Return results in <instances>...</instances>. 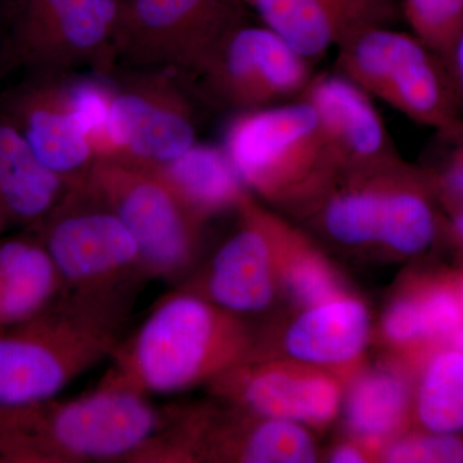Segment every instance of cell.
Returning <instances> with one entry per match:
<instances>
[{
	"mask_svg": "<svg viewBox=\"0 0 463 463\" xmlns=\"http://www.w3.org/2000/svg\"><path fill=\"white\" fill-rule=\"evenodd\" d=\"M259 335L194 288L161 298L123 337L100 381L143 395H173L207 385L257 355Z\"/></svg>",
	"mask_w": 463,
	"mask_h": 463,
	"instance_id": "1",
	"label": "cell"
},
{
	"mask_svg": "<svg viewBox=\"0 0 463 463\" xmlns=\"http://www.w3.org/2000/svg\"><path fill=\"white\" fill-rule=\"evenodd\" d=\"M173 410L100 381L80 397L0 414V463H141Z\"/></svg>",
	"mask_w": 463,
	"mask_h": 463,
	"instance_id": "2",
	"label": "cell"
},
{
	"mask_svg": "<svg viewBox=\"0 0 463 463\" xmlns=\"http://www.w3.org/2000/svg\"><path fill=\"white\" fill-rule=\"evenodd\" d=\"M130 304L63 295L44 315L0 330V414L56 399L109 359Z\"/></svg>",
	"mask_w": 463,
	"mask_h": 463,
	"instance_id": "3",
	"label": "cell"
},
{
	"mask_svg": "<svg viewBox=\"0 0 463 463\" xmlns=\"http://www.w3.org/2000/svg\"><path fill=\"white\" fill-rule=\"evenodd\" d=\"M222 147L250 194L298 214L344 172L315 109L300 99L237 112Z\"/></svg>",
	"mask_w": 463,
	"mask_h": 463,
	"instance_id": "4",
	"label": "cell"
},
{
	"mask_svg": "<svg viewBox=\"0 0 463 463\" xmlns=\"http://www.w3.org/2000/svg\"><path fill=\"white\" fill-rule=\"evenodd\" d=\"M434 174L401 156L341 173L310 212L331 240L414 255L437 236Z\"/></svg>",
	"mask_w": 463,
	"mask_h": 463,
	"instance_id": "5",
	"label": "cell"
},
{
	"mask_svg": "<svg viewBox=\"0 0 463 463\" xmlns=\"http://www.w3.org/2000/svg\"><path fill=\"white\" fill-rule=\"evenodd\" d=\"M336 70L373 100L444 141L463 137V109L443 58L411 32L364 30L337 48Z\"/></svg>",
	"mask_w": 463,
	"mask_h": 463,
	"instance_id": "6",
	"label": "cell"
},
{
	"mask_svg": "<svg viewBox=\"0 0 463 463\" xmlns=\"http://www.w3.org/2000/svg\"><path fill=\"white\" fill-rule=\"evenodd\" d=\"M121 0H2L0 74L33 76L115 71Z\"/></svg>",
	"mask_w": 463,
	"mask_h": 463,
	"instance_id": "7",
	"label": "cell"
},
{
	"mask_svg": "<svg viewBox=\"0 0 463 463\" xmlns=\"http://www.w3.org/2000/svg\"><path fill=\"white\" fill-rule=\"evenodd\" d=\"M48 250L65 294L96 301H130L143 279L138 245L123 222L87 185L65 197L33 230Z\"/></svg>",
	"mask_w": 463,
	"mask_h": 463,
	"instance_id": "8",
	"label": "cell"
},
{
	"mask_svg": "<svg viewBox=\"0 0 463 463\" xmlns=\"http://www.w3.org/2000/svg\"><path fill=\"white\" fill-rule=\"evenodd\" d=\"M85 185L132 233L147 279H175L194 263L205 223L155 167L103 155Z\"/></svg>",
	"mask_w": 463,
	"mask_h": 463,
	"instance_id": "9",
	"label": "cell"
},
{
	"mask_svg": "<svg viewBox=\"0 0 463 463\" xmlns=\"http://www.w3.org/2000/svg\"><path fill=\"white\" fill-rule=\"evenodd\" d=\"M248 9L243 0H123L115 69L194 75Z\"/></svg>",
	"mask_w": 463,
	"mask_h": 463,
	"instance_id": "10",
	"label": "cell"
},
{
	"mask_svg": "<svg viewBox=\"0 0 463 463\" xmlns=\"http://www.w3.org/2000/svg\"><path fill=\"white\" fill-rule=\"evenodd\" d=\"M221 404L178 408L167 438L172 463H310L318 458L307 426Z\"/></svg>",
	"mask_w": 463,
	"mask_h": 463,
	"instance_id": "11",
	"label": "cell"
},
{
	"mask_svg": "<svg viewBox=\"0 0 463 463\" xmlns=\"http://www.w3.org/2000/svg\"><path fill=\"white\" fill-rule=\"evenodd\" d=\"M111 80L105 148L137 165L158 167L197 143L196 120L175 74L129 71Z\"/></svg>",
	"mask_w": 463,
	"mask_h": 463,
	"instance_id": "12",
	"label": "cell"
},
{
	"mask_svg": "<svg viewBox=\"0 0 463 463\" xmlns=\"http://www.w3.org/2000/svg\"><path fill=\"white\" fill-rule=\"evenodd\" d=\"M312 63L269 27L246 23L192 78L212 102L242 112L300 99Z\"/></svg>",
	"mask_w": 463,
	"mask_h": 463,
	"instance_id": "13",
	"label": "cell"
},
{
	"mask_svg": "<svg viewBox=\"0 0 463 463\" xmlns=\"http://www.w3.org/2000/svg\"><path fill=\"white\" fill-rule=\"evenodd\" d=\"M339 374L288 356H258L207 383L221 403L270 419L327 428L344 397Z\"/></svg>",
	"mask_w": 463,
	"mask_h": 463,
	"instance_id": "14",
	"label": "cell"
},
{
	"mask_svg": "<svg viewBox=\"0 0 463 463\" xmlns=\"http://www.w3.org/2000/svg\"><path fill=\"white\" fill-rule=\"evenodd\" d=\"M67 79L33 76L2 97L0 114L16 125L43 165L76 187L87 181L97 154L72 109Z\"/></svg>",
	"mask_w": 463,
	"mask_h": 463,
	"instance_id": "15",
	"label": "cell"
},
{
	"mask_svg": "<svg viewBox=\"0 0 463 463\" xmlns=\"http://www.w3.org/2000/svg\"><path fill=\"white\" fill-rule=\"evenodd\" d=\"M236 213L239 228L216 251L205 279L194 288L228 312L246 317L269 309L281 286L268 224L269 209L248 192Z\"/></svg>",
	"mask_w": 463,
	"mask_h": 463,
	"instance_id": "16",
	"label": "cell"
},
{
	"mask_svg": "<svg viewBox=\"0 0 463 463\" xmlns=\"http://www.w3.org/2000/svg\"><path fill=\"white\" fill-rule=\"evenodd\" d=\"M263 25L315 62L359 33L392 26L399 0H243Z\"/></svg>",
	"mask_w": 463,
	"mask_h": 463,
	"instance_id": "17",
	"label": "cell"
},
{
	"mask_svg": "<svg viewBox=\"0 0 463 463\" xmlns=\"http://www.w3.org/2000/svg\"><path fill=\"white\" fill-rule=\"evenodd\" d=\"M318 116L344 170L398 156L373 99L340 72L315 74L300 96Z\"/></svg>",
	"mask_w": 463,
	"mask_h": 463,
	"instance_id": "18",
	"label": "cell"
},
{
	"mask_svg": "<svg viewBox=\"0 0 463 463\" xmlns=\"http://www.w3.org/2000/svg\"><path fill=\"white\" fill-rule=\"evenodd\" d=\"M371 337V316L359 298L341 295L303 307L281 337L283 355L350 380Z\"/></svg>",
	"mask_w": 463,
	"mask_h": 463,
	"instance_id": "19",
	"label": "cell"
},
{
	"mask_svg": "<svg viewBox=\"0 0 463 463\" xmlns=\"http://www.w3.org/2000/svg\"><path fill=\"white\" fill-rule=\"evenodd\" d=\"M29 232L0 240V330L44 315L65 295L53 259Z\"/></svg>",
	"mask_w": 463,
	"mask_h": 463,
	"instance_id": "20",
	"label": "cell"
},
{
	"mask_svg": "<svg viewBox=\"0 0 463 463\" xmlns=\"http://www.w3.org/2000/svg\"><path fill=\"white\" fill-rule=\"evenodd\" d=\"M69 188L33 155L16 125L0 114V218L5 224L33 230Z\"/></svg>",
	"mask_w": 463,
	"mask_h": 463,
	"instance_id": "21",
	"label": "cell"
},
{
	"mask_svg": "<svg viewBox=\"0 0 463 463\" xmlns=\"http://www.w3.org/2000/svg\"><path fill=\"white\" fill-rule=\"evenodd\" d=\"M347 383V429L377 458L386 444L404 434L412 411V388L407 376L392 365L359 373Z\"/></svg>",
	"mask_w": 463,
	"mask_h": 463,
	"instance_id": "22",
	"label": "cell"
},
{
	"mask_svg": "<svg viewBox=\"0 0 463 463\" xmlns=\"http://www.w3.org/2000/svg\"><path fill=\"white\" fill-rule=\"evenodd\" d=\"M155 169L205 224L222 213L236 212L249 192L223 147L216 146L196 143L175 160Z\"/></svg>",
	"mask_w": 463,
	"mask_h": 463,
	"instance_id": "23",
	"label": "cell"
},
{
	"mask_svg": "<svg viewBox=\"0 0 463 463\" xmlns=\"http://www.w3.org/2000/svg\"><path fill=\"white\" fill-rule=\"evenodd\" d=\"M268 224L281 294L301 309L347 294L339 273L304 232L270 209Z\"/></svg>",
	"mask_w": 463,
	"mask_h": 463,
	"instance_id": "24",
	"label": "cell"
},
{
	"mask_svg": "<svg viewBox=\"0 0 463 463\" xmlns=\"http://www.w3.org/2000/svg\"><path fill=\"white\" fill-rule=\"evenodd\" d=\"M414 408L429 432L463 431V353L456 347L438 352L425 365Z\"/></svg>",
	"mask_w": 463,
	"mask_h": 463,
	"instance_id": "25",
	"label": "cell"
},
{
	"mask_svg": "<svg viewBox=\"0 0 463 463\" xmlns=\"http://www.w3.org/2000/svg\"><path fill=\"white\" fill-rule=\"evenodd\" d=\"M410 32L443 54L463 23V0H399Z\"/></svg>",
	"mask_w": 463,
	"mask_h": 463,
	"instance_id": "26",
	"label": "cell"
},
{
	"mask_svg": "<svg viewBox=\"0 0 463 463\" xmlns=\"http://www.w3.org/2000/svg\"><path fill=\"white\" fill-rule=\"evenodd\" d=\"M377 461L392 463L463 462V439L457 434L411 435L390 441L380 450Z\"/></svg>",
	"mask_w": 463,
	"mask_h": 463,
	"instance_id": "27",
	"label": "cell"
},
{
	"mask_svg": "<svg viewBox=\"0 0 463 463\" xmlns=\"http://www.w3.org/2000/svg\"><path fill=\"white\" fill-rule=\"evenodd\" d=\"M426 341L450 337L463 325V307L456 288L432 286L416 292Z\"/></svg>",
	"mask_w": 463,
	"mask_h": 463,
	"instance_id": "28",
	"label": "cell"
},
{
	"mask_svg": "<svg viewBox=\"0 0 463 463\" xmlns=\"http://www.w3.org/2000/svg\"><path fill=\"white\" fill-rule=\"evenodd\" d=\"M383 335L390 345L412 347L426 341L416 294L402 295L390 304L383 319Z\"/></svg>",
	"mask_w": 463,
	"mask_h": 463,
	"instance_id": "29",
	"label": "cell"
},
{
	"mask_svg": "<svg viewBox=\"0 0 463 463\" xmlns=\"http://www.w3.org/2000/svg\"><path fill=\"white\" fill-rule=\"evenodd\" d=\"M452 143V151L440 174H434L439 196L447 206L463 203V137Z\"/></svg>",
	"mask_w": 463,
	"mask_h": 463,
	"instance_id": "30",
	"label": "cell"
},
{
	"mask_svg": "<svg viewBox=\"0 0 463 463\" xmlns=\"http://www.w3.org/2000/svg\"><path fill=\"white\" fill-rule=\"evenodd\" d=\"M463 109V23L441 54Z\"/></svg>",
	"mask_w": 463,
	"mask_h": 463,
	"instance_id": "31",
	"label": "cell"
},
{
	"mask_svg": "<svg viewBox=\"0 0 463 463\" xmlns=\"http://www.w3.org/2000/svg\"><path fill=\"white\" fill-rule=\"evenodd\" d=\"M374 453L362 441L353 440L341 443L332 450L328 461L332 463H359L374 461Z\"/></svg>",
	"mask_w": 463,
	"mask_h": 463,
	"instance_id": "32",
	"label": "cell"
},
{
	"mask_svg": "<svg viewBox=\"0 0 463 463\" xmlns=\"http://www.w3.org/2000/svg\"><path fill=\"white\" fill-rule=\"evenodd\" d=\"M452 210V230L457 237L463 241V203H456V205L448 206Z\"/></svg>",
	"mask_w": 463,
	"mask_h": 463,
	"instance_id": "33",
	"label": "cell"
},
{
	"mask_svg": "<svg viewBox=\"0 0 463 463\" xmlns=\"http://www.w3.org/2000/svg\"><path fill=\"white\" fill-rule=\"evenodd\" d=\"M450 339H452V346L461 350L463 353V325L457 328L455 334L450 336Z\"/></svg>",
	"mask_w": 463,
	"mask_h": 463,
	"instance_id": "34",
	"label": "cell"
},
{
	"mask_svg": "<svg viewBox=\"0 0 463 463\" xmlns=\"http://www.w3.org/2000/svg\"><path fill=\"white\" fill-rule=\"evenodd\" d=\"M3 39V11H2V0H0V48H2Z\"/></svg>",
	"mask_w": 463,
	"mask_h": 463,
	"instance_id": "35",
	"label": "cell"
},
{
	"mask_svg": "<svg viewBox=\"0 0 463 463\" xmlns=\"http://www.w3.org/2000/svg\"><path fill=\"white\" fill-rule=\"evenodd\" d=\"M8 225L5 224V222L3 221L2 218H0V240H2V234H3V232L5 231V228H7Z\"/></svg>",
	"mask_w": 463,
	"mask_h": 463,
	"instance_id": "36",
	"label": "cell"
},
{
	"mask_svg": "<svg viewBox=\"0 0 463 463\" xmlns=\"http://www.w3.org/2000/svg\"><path fill=\"white\" fill-rule=\"evenodd\" d=\"M457 292H458L459 298H461V303H462V307H463V281L461 283V286H459V288L457 289Z\"/></svg>",
	"mask_w": 463,
	"mask_h": 463,
	"instance_id": "37",
	"label": "cell"
},
{
	"mask_svg": "<svg viewBox=\"0 0 463 463\" xmlns=\"http://www.w3.org/2000/svg\"><path fill=\"white\" fill-rule=\"evenodd\" d=\"M121 2H123V0H121Z\"/></svg>",
	"mask_w": 463,
	"mask_h": 463,
	"instance_id": "38",
	"label": "cell"
}]
</instances>
